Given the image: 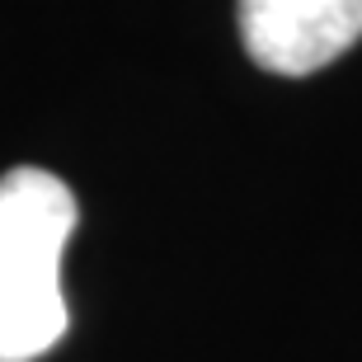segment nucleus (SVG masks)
<instances>
[{
  "instance_id": "obj_1",
  "label": "nucleus",
  "mask_w": 362,
  "mask_h": 362,
  "mask_svg": "<svg viewBox=\"0 0 362 362\" xmlns=\"http://www.w3.org/2000/svg\"><path fill=\"white\" fill-rule=\"evenodd\" d=\"M76 193L38 165L0 175V362H33L66 334L62 250L76 230Z\"/></svg>"
},
{
  "instance_id": "obj_2",
  "label": "nucleus",
  "mask_w": 362,
  "mask_h": 362,
  "mask_svg": "<svg viewBox=\"0 0 362 362\" xmlns=\"http://www.w3.org/2000/svg\"><path fill=\"white\" fill-rule=\"evenodd\" d=\"M240 42L273 76H310L362 38V0H240Z\"/></svg>"
}]
</instances>
